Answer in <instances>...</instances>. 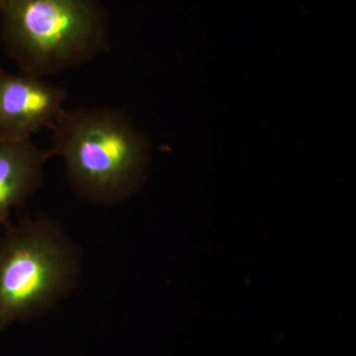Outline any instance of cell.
<instances>
[{
    "label": "cell",
    "mask_w": 356,
    "mask_h": 356,
    "mask_svg": "<svg viewBox=\"0 0 356 356\" xmlns=\"http://www.w3.org/2000/svg\"><path fill=\"white\" fill-rule=\"evenodd\" d=\"M50 131L48 153L62 159L67 184L83 200L118 205L146 181L151 140L122 110L65 108Z\"/></svg>",
    "instance_id": "6da1fadb"
},
{
    "label": "cell",
    "mask_w": 356,
    "mask_h": 356,
    "mask_svg": "<svg viewBox=\"0 0 356 356\" xmlns=\"http://www.w3.org/2000/svg\"><path fill=\"white\" fill-rule=\"evenodd\" d=\"M48 151L33 140L0 142V225L10 224L13 211L32 197L43 184Z\"/></svg>",
    "instance_id": "5b68a950"
},
{
    "label": "cell",
    "mask_w": 356,
    "mask_h": 356,
    "mask_svg": "<svg viewBox=\"0 0 356 356\" xmlns=\"http://www.w3.org/2000/svg\"><path fill=\"white\" fill-rule=\"evenodd\" d=\"M79 277L81 252L58 222H10L0 238V334L55 308Z\"/></svg>",
    "instance_id": "3957f363"
},
{
    "label": "cell",
    "mask_w": 356,
    "mask_h": 356,
    "mask_svg": "<svg viewBox=\"0 0 356 356\" xmlns=\"http://www.w3.org/2000/svg\"><path fill=\"white\" fill-rule=\"evenodd\" d=\"M67 92L43 77L0 70V142H24L53 127Z\"/></svg>",
    "instance_id": "277c9868"
},
{
    "label": "cell",
    "mask_w": 356,
    "mask_h": 356,
    "mask_svg": "<svg viewBox=\"0 0 356 356\" xmlns=\"http://www.w3.org/2000/svg\"><path fill=\"white\" fill-rule=\"evenodd\" d=\"M1 40L20 72L47 77L76 69L111 47L98 0H0Z\"/></svg>",
    "instance_id": "7a4b0ae2"
}]
</instances>
